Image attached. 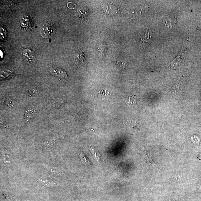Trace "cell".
<instances>
[{"mask_svg":"<svg viewBox=\"0 0 201 201\" xmlns=\"http://www.w3.org/2000/svg\"><path fill=\"white\" fill-rule=\"evenodd\" d=\"M186 52L184 47H183L179 55L168 64V67L171 69H177L182 66L184 63L187 57Z\"/></svg>","mask_w":201,"mask_h":201,"instance_id":"1","label":"cell"},{"mask_svg":"<svg viewBox=\"0 0 201 201\" xmlns=\"http://www.w3.org/2000/svg\"><path fill=\"white\" fill-rule=\"evenodd\" d=\"M52 75L60 79H67L68 77L66 72L59 68H53L50 70Z\"/></svg>","mask_w":201,"mask_h":201,"instance_id":"2","label":"cell"},{"mask_svg":"<svg viewBox=\"0 0 201 201\" xmlns=\"http://www.w3.org/2000/svg\"><path fill=\"white\" fill-rule=\"evenodd\" d=\"M22 51L23 56L24 57L26 60L29 62L34 61L35 59L36 55L33 51L24 48H22Z\"/></svg>","mask_w":201,"mask_h":201,"instance_id":"3","label":"cell"},{"mask_svg":"<svg viewBox=\"0 0 201 201\" xmlns=\"http://www.w3.org/2000/svg\"><path fill=\"white\" fill-rule=\"evenodd\" d=\"M107 50L108 47L106 43H103L99 45L96 49V51L98 52L99 57L103 59L107 52Z\"/></svg>","mask_w":201,"mask_h":201,"instance_id":"4","label":"cell"},{"mask_svg":"<svg viewBox=\"0 0 201 201\" xmlns=\"http://www.w3.org/2000/svg\"><path fill=\"white\" fill-rule=\"evenodd\" d=\"M53 29L50 25L46 23L44 25L43 29V34L46 38H49L53 33Z\"/></svg>","mask_w":201,"mask_h":201,"instance_id":"5","label":"cell"},{"mask_svg":"<svg viewBox=\"0 0 201 201\" xmlns=\"http://www.w3.org/2000/svg\"><path fill=\"white\" fill-rule=\"evenodd\" d=\"M90 151L92 154L94 159L96 160L97 162H99L100 159V155L99 152L95 148L92 147L90 148Z\"/></svg>","mask_w":201,"mask_h":201,"instance_id":"6","label":"cell"},{"mask_svg":"<svg viewBox=\"0 0 201 201\" xmlns=\"http://www.w3.org/2000/svg\"><path fill=\"white\" fill-rule=\"evenodd\" d=\"M85 56L83 53H79L76 56L75 58L76 63L77 64L83 63L85 59Z\"/></svg>","mask_w":201,"mask_h":201,"instance_id":"7","label":"cell"},{"mask_svg":"<svg viewBox=\"0 0 201 201\" xmlns=\"http://www.w3.org/2000/svg\"><path fill=\"white\" fill-rule=\"evenodd\" d=\"M79 156L81 157V160L82 162L84 164L88 165H89L91 164V162L89 161V160L87 158L85 155V154L82 152H81L79 153Z\"/></svg>","mask_w":201,"mask_h":201,"instance_id":"8","label":"cell"},{"mask_svg":"<svg viewBox=\"0 0 201 201\" xmlns=\"http://www.w3.org/2000/svg\"><path fill=\"white\" fill-rule=\"evenodd\" d=\"M144 153H145V157L146 159L147 162H148L149 164H151V165L153 166V167L158 169L159 168L158 167V166L153 162V161H152V160L151 159V157L149 156V155L148 154H147L146 151H145Z\"/></svg>","mask_w":201,"mask_h":201,"instance_id":"9","label":"cell"},{"mask_svg":"<svg viewBox=\"0 0 201 201\" xmlns=\"http://www.w3.org/2000/svg\"><path fill=\"white\" fill-rule=\"evenodd\" d=\"M34 115V111L32 110H28L26 111L25 113V119L28 120L33 117Z\"/></svg>","mask_w":201,"mask_h":201,"instance_id":"10","label":"cell"},{"mask_svg":"<svg viewBox=\"0 0 201 201\" xmlns=\"http://www.w3.org/2000/svg\"><path fill=\"white\" fill-rule=\"evenodd\" d=\"M172 19H173V18H172L168 17L165 19V22H164L165 25L168 28H172V23L173 22L172 21H174V20L176 21V20H173V21Z\"/></svg>","mask_w":201,"mask_h":201,"instance_id":"11","label":"cell"},{"mask_svg":"<svg viewBox=\"0 0 201 201\" xmlns=\"http://www.w3.org/2000/svg\"><path fill=\"white\" fill-rule=\"evenodd\" d=\"M149 39H150V37H149V33L148 32L145 34V36L143 38H142L141 39V41L143 44V45H145L146 44H147L146 43H148V40H149Z\"/></svg>","mask_w":201,"mask_h":201,"instance_id":"12","label":"cell"},{"mask_svg":"<svg viewBox=\"0 0 201 201\" xmlns=\"http://www.w3.org/2000/svg\"><path fill=\"white\" fill-rule=\"evenodd\" d=\"M62 101L61 99L59 98L57 99L53 103L54 106L56 108H59L60 107L62 104Z\"/></svg>","mask_w":201,"mask_h":201,"instance_id":"13","label":"cell"},{"mask_svg":"<svg viewBox=\"0 0 201 201\" xmlns=\"http://www.w3.org/2000/svg\"><path fill=\"white\" fill-rule=\"evenodd\" d=\"M4 106H6L7 107L11 108L13 107V105H12V103L11 100L7 99L5 101H4Z\"/></svg>","mask_w":201,"mask_h":201,"instance_id":"14","label":"cell"},{"mask_svg":"<svg viewBox=\"0 0 201 201\" xmlns=\"http://www.w3.org/2000/svg\"><path fill=\"white\" fill-rule=\"evenodd\" d=\"M6 31L5 29L3 28H1V39H4L6 37Z\"/></svg>","mask_w":201,"mask_h":201,"instance_id":"15","label":"cell"},{"mask_svg":"<svg viewBox=\"0 0 201 201\" xmlns=\"http://www.w3.org/2000/svg\"><path fill=\"white\" fill-rule=\"evenodd\" d=\"M29 93H30L31 95L36 96L38 95V91L36 90V89H31L29 90Z\"/></svg>","mask_w":201,"mask_h":201,"instance_id":"16","label":"cell"},{"mask_svg":"<svg viewBox=\"0 0 201 201\" xmlns=\"http://www.w3.org/2000/svg\"><path fill=\"white\" fill-rule=\"evenodd\" d=\"M198 158H199L200 159H201V153H200V155H199V156H198Z\"/></svg>","mask_w":201,"mask_h":201,"instance_id":"17","label":"cell"}]
</instances>
